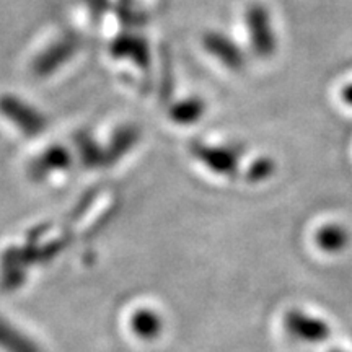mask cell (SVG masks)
<instances>
[{
	"label": "cell",
	"mask_w": 352,
	"mask_h": 352,
	"mask_svg": "<svg viewBox=\"0 0 352 352\" xmlns=\"http://www.w3.org/2000/svg\"><path fill=\"white\" fill-rule=\"evenodd\" d=\"M245 25L254 54L261 59H270L274 56L277 50V36L272 28L270 10L263 3H252L245 12Z\"/></svg>",
	"instance_id": "1"
},
{
	"label": "cell",
	"mask_w": 352,
	"mask_h": 352,
	"mask_svg": "<svg viewBox=\"0 0 352 352\" xmlns=\"http://www.w3.org/2000/svg\"><path fill=\"white\" fill-rule=\"evenodd\" d=\"M0 114L26 138L43 134L47 126L46 116L39 109L15 95L0 96Z\"/></svg>",
	"instance_id": "2"
},
{
	"label": "cell",
	"mask_w": 352,
	"mask_h": 352,
	"mask_svg": "<svg viewBox=\"0 0 352 352\" xmlns=\"http://www.w3.org/2000/svg\"><path fill=\"white\" fill-rule=\"evenodd\" d=\"M284 328L294 340L307 344H321L328 340L329 324L318 316L308 315L302 310H289L284 316Z\"/></svg>",
	"instance_id": "3"
},
{
	"label": "cell",
	"mask_w": 352,
	"mask_h": 352,
	"mask_svg": "<svg viewBox=\"0 0 352 352\" xmlns=\"http://www.w3.org/2000/svg\"><path fill=\"white\" fill-rule=\"evenodd\" d=\"M191 152L201 164H204L214 173L223 176H233L239 171L240 157L235 148L222 147V145H208L204 142H195Z\"/></svg>",
	"instance_id": "4"
},
{
	"label": "cell",
	"mask_w": 352,
	"mask_h": 352,
	"mask_svg": "<svg viewBox=\"0 0 352 352\" xmlns=\"http://www.w3.org/2000/svg\"><path fill=\"white\" fill-rule=\"evenodd\" d=\"M202 46L214 59H217L223 67L232 72H240L245 69L246 59L241 47L230 38L219 32H208L202 36Z\"/></svg>",
	"instance_id": "5"
},
{
	"label": "cell",
	"mask_w": 352,
	"mask_h": 352,
	"mask_svg": "<svg viewBox=\"0 0 352 352\" xmlns=\"http://www.w3.org/2000/svg\"><path fill=\"white\" fill-rule=\"evenodd\" d=\"M78 41L76 38H63L59 41L51 44L47 50H44L33 63V70L38 77H47L54 74L57 69L63 67V64L69 63L76 54Z\"/></svg>",
	"instance_id": "6"
},
{
	"label": "cell",
	"mask_w": 352,
	"mask_h": 352,
	"mask_svg": "<svg viewBox=\"0 0 352 352\" xmlns=\"http://www.w3.org/2000/svg\"><path fill=\"white\" fill-rule=\"evenodd\" d=\"M351 241L349 230L341 223H324L315 233V243L321 252L338 254L344 252Z\"/></svg>",
	"instance_id": "7"
},
{
	"label": "cell",
	"mask_w": 352,
	"mask_h": 352,
	"mask_svg": "<svg viewBox=\"0 0 352 352\" xmlns=\"http://www.w3.org/2000/svg\"><path fill=\"white\" fill-rule=\"evenodd\" d=\"M206 113V103L201 98H186L178 101L170 108L168 116L176 124L189 126L201 121V118Z\"/></svg>",
	"instance_id": "8"
},
{
	"label": "cell",
	"mask_w": 352,
	"mask_h": 352,
	"mask_svg": "<svg viewBox=\"0 0 352 352\" xmlns=\"http://www.w3.org/2000/svg\"><path fill=\"white\" fill-rule=\"evenodd\" d=\"M114 57H127L132 59L139 67L148 65V50L147 44L139 38H120L111 46Z\"/></svg>",
	"instance_id": "9"
},
{
	"label": "cell",
	"mask_w": 352,
	"mask_h": 352,
	"mask_svg": "<svg viewBox=\"0 0 352 352\" xmlns=\"http://www.w3.org/2000/svg\"><path fill=\"white\" fill-rule=\"evenodd\" d=\"M70 165L69 152L63 147H51L32 165V171L38 176H46L51 171L65 168Z\"/></svg>",
	"instance_id": "10"
},
{
	"label": "cell",
	"mask_w": 352,
	"mask_h": 352,
	"mask_svg": "<svg viewBox=\"0 0 352 352\" xmlns=\"http://www.w3.org/2000/svg\"><path fill=\"white\" fill-rule=\"evenodd\" d=\"M139 140V131L135 127H121L116 134L113 135L111 139V145L108 148V158L111 160H116V158H121V155H124L126 152H129Z\"/></svg>",
	"instance_id": "11"
},
{
	"label": "cell",
	"mask_w": 352,
	"mask_h": 352,
	"mask_svg": "<svg viewBox=\"0 0 352 352\" xmlns=\"http://www.w3.org/2000/svg\"><path fill=\"white\" fill-rule=\"evenodd\" d=\"M274 171H276L274 160H271V158L267 157H263L253 162L246 176H248L250 182L258 183V182H264V179L271 178V176L274 175Z\"/></svg>",
	"instance_id": "12"
},
{
	"label": "cell",
	"mask_w": 352,
	"mask_h": 352,
	"mask_svg": "<svg viewBox=\"0 0 352 352\" xmlns=\"http://www.w3.org/2000/svg\"><path fill=\"white\" fill-rule=\"evenodd\" d=\"M341 98H342V101H344V103L347 104V107H352V82L342 87V90H341Z\"/></svg>",
	"instance_id": "13"
},
{
	"label": "cell",
	"mask_w": 352,
	"mask_h": 352,
	"mask_svg": "<svg viewBox=\"0 0 352 352\" xmlns=\"http://www.w3.org/2000/svg\"><path fill=\"white\" fill-rule=\"evenodd\" d=\"M331 352H344V351H336V349H334V351H331Z\"/></svg>",
	"instance_id": "14"
}]
</instances>
